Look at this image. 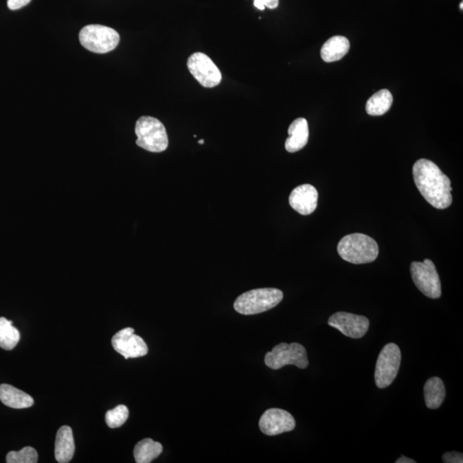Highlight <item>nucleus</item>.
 Wrapping results in <instances>:
<instances>
[{
    "label": "nucleus",
    "instance_id": "obj_1",
    "mask_svg": "<svg viewBox=\"0 0 463 463\" xmlns=\"http://www.w3.org/2000/svg\"><path fill=\"white\" fill-rule=\"evenodd\" d=\"M414 183L423 198L434 208L447 209L452 203L451 183L434 162L420 159L414 165Z\"/></svg>",
    "mask_w": 463,
    "mask_h": 463
},
{
    "label": "nucleus",
    "instance_id": "obj_2",
    "mask_svg": "<svg viewBox=\"0 0 463 463\" xmlns=\"http://www.w3.org/2000/svg\"><path fill=\"white\" fill-rule=\"evenodd\" d=\"M338 253L343 260L354 264H368L379 256V245L372 238L363 234L343 237L338 244Z\"/></svg>",
    "mask_w": 463,
    "mask_h": 463
},
{
    "label": "nucleus",
    "instance_id": "obj_3",
    "mask_svg": "<svg viewBox=\"0 0 463 463\" xmlns=\"http://www.w3.org/2000/svg\"><path fill=\"white\" fill-rule=\"evenodd\" d=\"M283 293L278 289H258L242 293L234 307L243 315H255L274 308L282 302Z\"/></svg>",
    "mask_w": 463,
    "mask_h": 463
},
{
    "label": "nucleus",
    "instance_id": "obj_4",
    "mask_svg": "<svg viewBox=\"0 0 463 463\" xmlns=\"http://www.w3.org/2000/svg\"><path fill=\"white\" fill-rule=\"evenodd\" d=\"M137 144L144 150L161 153L168 147V137L164 124L154 117L143 116L135 127Z\"/></svg>",
    "mask_w": 463,
    "mask_h": 463
},
{
    "label": "nucleus",
    "instance_id": "obj_5",
    "mask_svg": "<svg viewBox=\"0 0 463 463\" xmlns=\"http://www.w3.org/2000/svg\"><path fill=\"white\" fill-rule=\"evenodd\" d=\"M79 41L86 49L95 54H106L115 50L120 43L119 33L112 27L91 24L82 27Z\"/></svg>",
    "mask_w": 463,
    "mask_h": 463
},
{
    "label": "nucleus",
    "instance_id": "obj_6",
    "mask_svg": "<svg viewBox=\"0 0 463 463\" xmlns=\"http://www.w3.org/2000/svg\"><path fill=\"white\" fill-rule=\"evenodd\" d=\"M264 362L268 368L273 370H279L289 365H295L300 369H305L309 365L305 347L296 343L276 345L271 352L266 354Z\"/></svg>",
    "mask_w": 463,
    "mask_h": 463
},
{
    "label": "nucleus",
    "instance_id": "obj_7",
    "mask_svg": "<svg viewBox=\"0 0 463 463\" xmlns=\"http://www.w3.org/2000/svg\"><path fill=\"white\" fill-rule=\"evenodd\" d=\"M402 354L395 343L387 344L380 352L375 369L376 385L385 389L396 379L398 374Z\"/></svg>",
    "mask_w": 463,
    "mask_h": 463
},
{
    "label": "nucleus",
    "instance_id": "obj_8",
    "mask_svg": "<svg viewBox=\"0 0 463 463\" xmlns=\"http://www.w3.org/2000/svg\"><path fill=\"white\" fill-rule=\"evenodd\" d=\"M411 275L414 284L424 295L431 299L440 298L442 295L440 275L436 266L430 259L424 262H414L411 264Z\"/></svg>",
    "mask_w": 463,
    "mask_h": 463
},
{
    "label": "nucleus",
    "instance_id": "obj_9",
    "mask_svg": "<svg viewBox=\"0 0 463 463\" xmlns=\"http://www.w3.org/2000/svg\"><path fill=\"white\" fill-rule=\"evenodd\" d=\"M188 67L196 81L205 88H215L222 82V72L209 56L203 53L193 54L189 57Z\"/></svg>",
    "mask_w": 463,
    "mask_h": 463
},
{
    "label": "nucleus",
    "instance_id": "obj_10",
    "mask_svg": "<svg viewBox=\"0 0 463 463\" xmlns=\"http://www.w3.org/2000/svg\"><path fill=\"white\" fill-rule=\"evenodd\" d=\"M328 324L341 331L344 336L354 339L364 337L370 326L368 317L344 312L333 314L328 321Z\"/></svg>",
    "mask_w": 463,
    "mask_h": 463
},
{
    "label": "nucleus",
    "instance_id": "obj_11",
    "mask_svg": "<svg viewBox=\"0 0 463 463\" xmlns=\"http://www.w3.org/2000/svg\"><path fill=\"white\" fill-rule=\"evenodd\" d=\"M112 345L126 359L143 357L148 352L147 344L143 338L134 334L133 328H126L116 333L112 338Z\"/></svg>",
    "mask_w": 463,
    "mask_h": 463
},
{
    "label": "nucleus",
    "instance_id": "obj_12",
    "mask_svg": "<svg viewBox=\"0 0 463 463\" xmlns=\"http://www.w3.org/2000/svg\"><path fill=\"white\" fill-rule=\"evenodd\" d=\"M296 422L291 414L280 409L266 410L259 420V428L268 436H275L295 429Z\"/></svg>",
    "mask_w": 463,
    "mask_h": 463
},
{
    "label": "nucleus",
    "instance_id": "obj_13",
    "mask_svg": "<svg viewBox=\"0 0 463 463\" xmlns=\"http://www.w3.org/2000/svg\"><path fill=\"white\" fill-rule=\"evenodd\" d=\"M319 193L313 185L305 184L293 190L289 196V205L302 216H308L315 212Z\"/></svg>",
    "mask_w": 463,
    "mask_h": 463
},
{
    "label": "nucleus",
    "instance_id": "obj_14",
    "mask_svg": "<svg viewBox=\"0 0 463 463\" xmlns=\"http://www.w3.org/2000/svg\"><path fill=\"white\" fill-rule=\"evenodd\" d=\"M289 137L286 140L285 148L289 153H295L302 150L308 143L309 127L307 120L299 117L293 120L289 128Z\"/></svg>",
    "mask_w": 463,
    "mask_h": 463
},
{
    "label": "nucleus",
    "instance_id": "obj_15",
    "mask_svg": "<svg viewBox=\"0 0 463 463\" xmlns=\"http://www.w3.org/2000/svg\"><path fill=\"white\" fill-rule=\"evenodd\" d=\"M75 442L71 428L63 426L58 429L55 440V458L58 462L67 463L74 458Z\"/></svg>",
    "mask_w": 463,
    "mask_h": 463
},
{
    "label": "nucleus",
    "instance_id": "obj_16",
    "mask_svg": "<svg viewBox=\"0 0 463 463\" xmlns=\"http://www.w3.org/2000/svg\"><path fill=\"white\" fill-rule=\"evenodd\" d=\"M0 400L3 405L16 409H27L34 405V399L29 394L6 383L0 385Z\"/></svg>",
    "mask_w": 463,
    "mask_h": 463
},
{
    "label": "nucleus",
    "instance_id": "obj_17",
    "mask_svg": "<svg viewBox=\"0 0 463 463\" xmlns=\"http://www.w3.org/2000/svg\"><path fill=\"white\" fill-rule=\"evenodd\" d=\"M350 49V43L346 37L333 36L324 44L321 49V57L327 63L341 60Z\"/></svg>",
    "mask_w": 463,
    "mask_h": 463
},
{
    "label": "nucleus",
    "instance_id": "obj_18",
    "mask_svg": "<svg viewBox=\"0 0 463 463\" xmlns=\"http://www.w3.org/2000/svg\"><path fill=\"white\" fill-rule=\"evenodd\" d=\"M447 390L444 382L438 376L427 380L424 386L425 402L428 409H438L444 403Z\"/></svg>",
    "mask_w": 463,
    "mask_h": 463
},
{
    "label": "nucleus",
    "instance_id": "obj_19",
    "mask_svg": "<svg viewBox=\"0 0 463 463\" xmlns=\"http://www.w3.org/2000/svg\"><path fill=\"white\" fill-rule=\"evenodd\" d=\"M163 451V447L158 442L151 438H144L138 442L134 448L135 461L137 463H150L157 458Z\"/></svg>",
    "mask_w": 463,
    "mask_h": 463
},
{
    "label": "nucleus",
    "instance_id": "obj_20",
    "mask_svg": "<svg viewBox=\"0 0 463 463\" xmlns=\"http://www.w3.org/2000/svg\"><path fill=\"white\" fill-rule=\"evenodd\" d=\"M393 96L388 89H381L369 98L365 110L369 115L381 116L392 108Z\"/></svg>",
    "mask_w": 463,
    "mask_h": 463
},
{
    "label": "nucleus",
    "instance_id": "obj_21",
    "mask_svg": "<svg viewBox=\"0 0 463 463\" xmlns=\"http://www.w3.org/2000/svg\"><path fill=\"white\" fill-rule=\"evenodd\" d=\"M19 340V331L12 326V321L0 317V348L5 350H12Z\"/></svg>",
    "mask_w": 463,
    "mask_h": 463
},
{
    "label": "nucleus",
    "instance_id": "obj_22",
    "mask_svg": "<svg viewBox=\"0 0 463 463\" xmlns=\"http://www.w3.org/2000/svg\"><path fill=\"white\" fill-rule=\"evenodd\" d=\"M38 453L36 449L27 447L19 451H10L6 455L8 463H36Z\"/></svg>",
    "mask_w": 463,
    "mask_h": 463
},
{
    "label": "nucleus",
    "instance_id": "obj_23",
    "mask_svg": "<svg viewBox=\"0 0 463 463\" xmlns=\"http://www.w3.org/2000/svg\"><path fill=\"white\" fill-rule=\"evenodd\" d=\"M129 417V409L124 405H119L115 409L109 410L106 414V423L110 428L123 426Z\"/></svg>",
    "mask_w": 463,
    "mask_h": 463
},
{
    "label": "nucleus",
    "instance_id": "obj_24",
    "mask_svg": "<svg viewBox=\"0 0 463 463\" xmlns=\"http://www.w3.org/2000/svg\"><path fill=\"white\" fill-rule=\"evenodd\" d=\"M443 462L445 463H462L463 455L460 452H447L443 455Z\"/></svg>",
    "mask_w": 463,
    "mask_h": 463
},
{
    "label": "nucleus",
    "instance_id": "obj_25",
    "mask_svg": "<svg viewBox=\"0 0 463 463\" xmlns=\"http://www.w3.org/2000/svg\"><path fill=\"white\" fill-rule=\"evenodd\" d=\"M31 0H8L7 5L8 8L12 10H19L27 5Z\"/></svg>",
    "mask_w": 463,
    "mask_h": 463
},
{
    "label": "nucleus",
    "instance_id": "obj_26",
    "mask_svg": "<svg viewBox=\"0 0 463 463\" xmlns=\"http://www.w3.org/2000/svg\"><path fill=\"white\" fill-rule=\"evenodd\" d=\"M254 1L261 2L264 3L265 7H268L269 9L278 8L279 5V0H254Z\"/></svg>",
    "mask_w": 463,
    "mask_h": 463
},
{
    "label": "nucleus",
    "instance_id": "obj_27",
    "mask_svg": "<svg viewBox=\"0 0 463 463\" xmlns=\"http://www.w3.org/2000/svg\"><path fill=\"white\" fill-rule=\"evenodd\" d=\"M396 463H416V461H414L413 459L407 458L402 455L400 458L397 459L396 461Z\"/></svg>",
    "mask_w": 463,
    "mask_h": 463
},
{
    "label": "nucleus",
    "instance_id": "obj_28",
    "mask_svg": "<svg viewBox=\"0 0 463 463\" xmlns=\"http://www.w3.org/2000/svg\"><path fill=\"white\" fill-rule=\"evenodd\" d=\"M254 6L256 7V8H258L261 10H264L265 9L264 3H262L261 2L254 1Z\"/></svg>",
    "mask_w": 463,
    "mask_h": 463
},
{
    "label": "nucleus",
    "instance_id": "obj_29",
    "mask_svg": "<svg viewBox=\"0 0 463 463\" xmlns=\"http://www.w3.org/2000/svg\"><path fill=\"white\" fill-rule=\"evenodd\" d=\"M199 144H205V141H203V139L199 140Z\"/></svg>",
    "mask_w": 463,
    "mask_h": 463
},
{
    "label": "nucleus",
    "instance_id": "obj_30",
    "mask_svg": "<svg viewBox=\"0 0 463 463\" xmlns=\"http://www.w3.org/2000/svg\"><path fill=\"white\" fill-rule=\"evenodd\" d=\"M460 8L462 10V9H463V3L462 2L460 3Z\"/></svg>",
    "mask_w": 463,
    "mask_h": 463
}]
</instances>
